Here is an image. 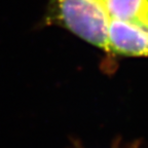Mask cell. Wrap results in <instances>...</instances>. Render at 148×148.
<instances>
[{
    "instance_id": "7a4b0ae2",
    "label": "cell",
    "mask_w": 148,
    "mask_h": 148,
    "mask_svg": "<svg viewBox=\"0 0 148 148\" xmlns=\"http://www.w3.org/2000/svg\"><path fill=\"white\" fill-rule=\"evenodd\" d=\"M90 1H98V0H90Z\"/></svg>"
},
{
    "instance_id": "6da1fadb",
    "label": "cell",
    "mask_w": 148,
    "mask_h": 148,
    "mask_svg": "<svg viewBox=\"0 0 148 148\" xmlns=\"http://www.w3.org/2000/svg\"><path fill=\"white\" fill-rule=\"evenodd\" d=\"M49 23L62 26L84 41L106 51L108 20L97 2L90 0H49Z\"/></svg>"
}]
</instances>
